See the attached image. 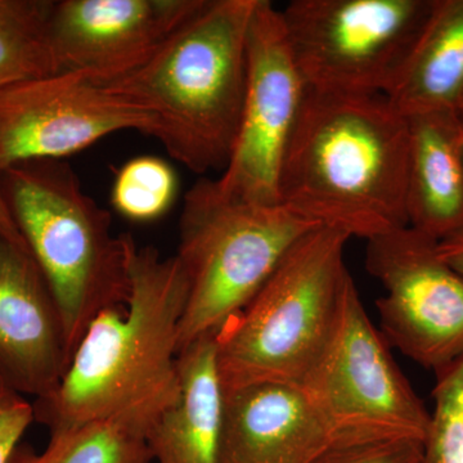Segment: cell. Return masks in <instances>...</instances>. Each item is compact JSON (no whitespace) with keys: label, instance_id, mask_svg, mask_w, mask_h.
<instances>
[{"label":"cell","instance_id":"6da1fadb","mask_svg":"<svg viewBox=\"0 0 463 463\" xmlns=\"http://www.w3.org/2000/svg\"><path fill=\"white\" fill-rule=\"evenodd\" d=\"M407 118L383 94L307 90L279 175V203L367 241L408 227Z\"/></svg>","mask_w":463,"mask_h":463},{"label":"cell","instance_id":"7a4b0ae2","mask_svg":"<svg viewBox=\"0 0 463 463\" xmlns=\"http://www.w3.org/2000/svg\"><path fill=\"white\" fill-rule=\"evenodd\" d=\"M129 279L128 303L97 316L60 385L33 402V421L51 432L175 394L187 277L176 257L139 248L132 237Z\"/></svg>","mask_w":463,"mask_h":463},{"label":"cell","instance_id":"3957f363","mask_svg":"<svg viewBox=\"0 0 463 463\" xmlns=\"http://www.w3.org/2000/svg\"><path fill=\"white\" fill-rule=\"evenodd\" d=\"M257 0H205L160 50L106 88L151 116L152 137L196 174L223 170L248 84V33Z\"/></svg>","mask_w":463,"mask_h":463},{"label":"cell","instance_id":"277c9868","mask_svg":"<svg viewBox=\"0 0 463 463\" xmlns=\"http://www.w3.org/2000/svg\"><path fill=\"white\" fill-rule=\"evenodd\" d=\"M11 214L62 315L72 353L99 313L130 294V234L112 233L111 215L62 160L18 164L0 174Z\"/></svg>","mask_w":463,"mask_h":463},{"label":"cell","instance_id":"5b68a950","mask_svg":"<svg viewBox=\"0 0 463 463\" xmlns=\"http://www.w3.org/2000/svg\"><path fill=\"white\" fill-rule=\"evenodd\" d=\"M343 232L317 227L288 250L248 306L215 332L224 392L298 383L312 370L339 319L350 273Z\"/></svg>","mask_w":463,"mask_h":463},{"label":"cell","instance_id":"8992f818","mask_svg":"<svg viewBox=\"0 0 463 463\" xmlns=\"http://www.w3.org/2000/svg\"><path fill=\"white\" fill-rule=\"evenodd\" d=\"M317 227L282 203L227 196L213 179L191 187L175 255L188 282L179 353L248 306L288 250Z\"/></svg>","mask_w":463,"mask_h":463},{"label":"cell","instance_id":"52a82bcc","mask_svg":"<svg viewBox=\"0 0 463 463\" xmlns=\"http://www.w3.org/2000/svg\"><path fill=\"white\" fill-rule=\"evenodd\" d=\"M432 0H294L281 11L307 90L388 96Z\"/></svg>","mask_w":463,"mask_h":463},{"label":"cell","instance_id":"ba28073f","mask_svg":"<svg viewBox=\"0 0 463 463\" xmlns=\"http://www.w3.org/2000/svg\"><path fill=\"white\" fill-rule=\"evenodd\" d=\"M300 386L336 446L394 439L423 441L428 434L431 413L368 318L352 276L336 327Z\"/></svg>","mask_w":463,"mask_h":463},{"label":"cell","instance_id":"9c48e42d","mask_svg":"<svg viewBox=\"0 0 463 463\" xmlns=\"http://www.w3.org/2000/svg\"><path fill=\"white\" fill-rule=\"evenodd\" d=\"M365 267L385 289L376 307L389 345L434 373L463 356V276L437 240L411 227L389 232L367 241Z\"/></svg>","mask_w":463,"mask_h":463},{"label":"cell","instance_id":"30bf717a","mask_svg":"<svg viewBox=\"0 0 463 463\" xmlns=\"http://www.w3.org/2000/svg\"><path fill=\"white\" fill-rule=\"evenodd\" d=\"M307 84L292 56L281 11L257 0L248 33V84L236 141L219 190L233 199L276 205L283 158Z\"/></svg>","mask_w":463,"mask_h":463},{"label":"cell","instance_id":"8fae6325","mask_svg":"<svg viewBox=\"0 0 463 463\" xmlns=\"http://www.w3.org/2000/svg\"><path fill=\"white\" fill-rule=\"evenodd\" d=\"M124 130L152 136L151 116L83 74L56 72L0 88V174L62 160Z\"/></svg>","mask_w":463,"mask_h":463},{"label":"cell","instance_id":"7c38bea8","mask_svg":"<svg viewBox=\"0 0 463 463\" xmlns=\"http://www.w3.org/2000/svg\"><path fill=\"white\" fill-rule=\"evenodd\" d=\"M205 0H62L50 21L58 72L99 84L132 74L194 16Z\"/></svg>","mask_w":463,"mask_h":463},{"label":"cell","instance_id":"4fadbf2b","mask_svg":"<svg viewBox=\"0 0 463 463\" xmlns=\"http://www.w3.org/2000/svg\"><path fill=\"white\" fill-rule=\"evenodd\" d=\"M72 354L35 259L0 236V388L45 397L60 385Z\"/></svg>","mask_w":463,"mask_h":463},{"label":"cell","instance_id":"5bb4252c","mask_svg":"<svg viewBox=\"0 0 463 463\" xmlns=\"http://www.w3.org/2000/svg\"><path fill=\"white\" fill-rule=\"evenodd\" d=\"M334 446L327 425L298 383L224 392L219 463H313Z\"/></svg>","mask_w":463,"mask_h":463},{"label":"cell","instance_id":"9a60e30c","mask_svg":"<svg viewBox=\"0 0 463 463\" xmlns=\"http://www.w3.org/2000/svg\"><path fill=\"white\" fill-rule=\"evenodd\" d=\"M215 332L178 354L175 395L147 434L152 461L219 463L224 390L216 364Z\"/></svg>","mask_w":463,"mask_h":463},{"label":"cell","instance_id":"2e32d148","mask_svg":"<svg viewBox=\"0 0 463 463\" xmlns=\"http://www.w3.org/2000/svg\"><path fill=\"white\" fill-rule=\"evenodd\" d=\"M407 120L408 227L439 242L463 230L461 116L439 111Z\"/></svg>","mask_w":463,"mask_h":463},{"label":"cell","instance_id":"e0dca14e","mask_svg":"<svg viewBox=\"0 0 463 463\" xmlns=\"http://www.w3.org/2000/svg\"><path fill=\"white\" fill-rule=\"evenodd\" d=\"M388 99L405 118L457 111L463 99V0H432Z\"/></svg>","mask_w":463,"mask_h":463},{"label":"cell","instance_id":"ac0fdd59","mask_svg":"<svg viewBox=\"0 0 463 463\" xmlns=\"http://www.w3.org/2000/svg\"><path fill=\"white\" fill-rule=\"evenodd\" d=\"M174 395L51 432L50 444L42 453L18 444L8 463H149V428Z\"/></svg>","mask_w":463,"mask_h":463},{"label":"cell","instance_id":"d6986e66","mask_svg":"<svg viewBox=\"0 0 463 463\" xmlns=\"http://www.w3.org/2000/svg\"><path fill=\"white\" fill-rule=\"evenodd\" d=\"M53 5L0 0V88L58 72L50 39Z\"/></svg>","mask_w":463,"mask_h":463},{"label":"cell","instance_id":"ffe728a7","mask_svg":"<svg viewBox=\"0 0 463 463\" xmlns=\"http://www.w3.org/2000/svg\"><path fill=\"white\" fill-rule=\"evenodd\" d=\"M176 192L178 178L166 161L137 157L118 170L112 185V205L132 221H155L170 209Z\"/></svg>","mask_w":463,"mask_h":463},{"label":"cell","instance_id":"44dd1931","mask_svg":"<svg viewBox=\"0 0 463 463\" xmlns=\"http://www.w3.org/2000/svg\"><path fill=\"white\" fill-rule=\"evenodd\" d=\"M435 374V407L421 463H463V356Z\"/></svg>","mask_w":463,"mask_h":463},{"label":"cell","instance_id":"7402d4cb","mask_svg":"<svg viewBox=\"0 0 463 463\" xmlns=\"http://www.w3.org/2000/svg\"><path fill=\"white\" fill-rule=\"evenodd\" d=\"M422 441L411 439L334 446L313 463H421Z\"/></svg>","mask_w":463,"mask_h":463},{"label":"cell","instance_id":"603a6c76","mask_svg":"<svg viewBox=\"0 0 463 463\" xmlns=\"http://www.w3.org/2000/svg\"><path fill=\"white\" fill-rule=\"evenodd\" d=\"M33 421V404L23 395L0 388V463H8Z\"/></svg>","mask_w":463,"mask_h":463},{"label":"cell","instance_id":"cb8c5ba5","mask_svg":"<svg viewBox=\"0 0 463 463\" xmlns=\"http://www.w3.org/2000/svg\"><path fill=\"white\" fill-rule=\"evenodd\" d=\"M0 236L5 237L12 245L32 255L29 246L26 245L25 240H24L23 234L18 230L16 222L11 214V210H9L7 201L3 196L2 190H0Z\"/></svg>","mask_w":463,"mask_h":463},{"label":"cell","instance_id":"d4e9b609","mask_svg":"<svg viewBox=\"0 0 463 463\" xmlns=\"http://www.w3.org/2000/svg\"><path fill=\"white\" fill-rule=\"evenodd\" d=\"M439 254L450 268L463 276V230L438 242Z\"/></svg>","mask_w":463,"mask_h":463},{"label":"cell","instance_id":"484cf974","mask_svg":"<svg viewBox=\"0 0 463 463\" xmlns=\"http://www.w3.org/2000/svg\"><path fill=\"white\" fill-rule=\"evenodd\" d=\"M461 116V154H462V160H463V115Z\"/></svg>","mask_w":463,"mask_h":463},{"label":"cell","instance_id":"4316f807","mask_svg":"<svg viewBox=\"0 0 463 463\" xmlns=\"http://www.w3.org/2000/svg\"><path fill=\"white\" fill-rule=\"evenodd\" d=\"M458 114L463 115V99L461 100V103H459V106H458Z\"/></svg>","mask_w":463,"mask_h":463}]
</instances>
